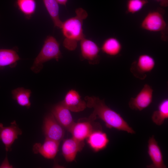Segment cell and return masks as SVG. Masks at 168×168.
Instances as JSON below:
<instances>
[{"mask_svg":"<svg viewBox=\"0 0 168 168\" xmlns=\"http://www.w3.org/2000/svg\"><path fill=\"white\" fill-rule=\"evenodd\" d=\"M85 100L86 101L87 107L94 110L90 116V119L99 118L105 123L108 128H113L128 133H135V131L120 114L107 106L104 100H101L96 96H86Z\"/></svg>","mask_w":168,"mask_h":168,"instance_id":"obj_1","label":"cell"},{"mask_svg":"<svg viewBox=\"0 0 168 168\" xmlns=\"http://www.w3.org/2000/svg\"><path fill=\"white\" fill-rule=\"evenodd\" d=\"M76 16L63 22L62 29L64 39L63 45L70 51L75 50L79 41L85 37L83 33V20L88 16L86 11L82 8L75 11Z\"/></svg>","mask_w":168,"mask_h":168,"instance_id":"obj_2","label":"cell"},{"mask_svg":"<svg viewBox=\"0 0 168 168\" xmlns=\"http://www.w3.org/2000/svg\"><path fill=\"white\" fill-rule=\"evenodd\" d=\"M61 57L59 44L54 37L48 36L40 52L35 59L31 69L34 72L38 73L42 69L44 63L54 59L58 61Z\"/></svg>","mask_w":168,"mask_h":168,"instance_id":"obj_3","label":"cell"},{"mask_svg":"<svg viewBox=\"0 0 168 168\" xmlns=\"http://www.w3.org/2000/svg\"><path fill=\"white\" fill-rule=\"evenodd\" d=\"M162 10L149 12L142 20L141 28L144 30L161 33L167 30V24L165 20Z\"/></svg>","mask_w":168,"mask_h":168,"instance_id":"obj_4","label":"cell"},{"mask_svg":"<svg viewBox=\"0 0 168 168\" xmlns=\"http://www.w3.org/2000/svg\"><path fill=\"white\" fill-rule=\"evenodd\" d=\"M155 65V60L152 57L147 54H142L132 63L130 71L135 77L143 80L146 77L147 73L153 69Z\"/></svg>","mask_w":168,"mask_h":168,"instance_id":"obj_5","label":"cell"},{"mask_svg":"<svg viewBox=\"0 0 168 168\" xmlns=\"http://www.w3.org/2000/svg\"><path fill=\"white\" fill-rule=\"evenodd\" d=\"M43 130L45 138L60 142L63 139L64 128L56 119L52 113L44 118Z\"/></svg>","mask_w":168,"mask_h":168,"instance_id":"obj_6","label":"cell"},{"mask_svg":"<svg viewBox=\"0 0 168 168\" xmlns=\"http://www.w3.org/2000/svg\"><path fill=\"white\" fill-rule=\"evenodd\" d=\"M153 90L148 84H145L135 97H132L128 103L133 110L141 111L147 107L152 102Z\"/></svg>","mask_w":168,"mask_h":168,"instance_id":"obj_7","label":"cell"},{"mask_svg":"<svg viewBox=\"0 0 168 168\" xmlns=\"http://www.w3.org/2000/svg\"><path fill=\"white\" fill-rule=\"evenodd\" d=\"M22 133L15 121L11 123V125L8 127H4L0 123V140L4 145L7 152L11 150L12 144Z\"/></svg>","mask_w":168,"mask_h":168,"instance_id":"obj_8","label":"cell"},{"mask_svg":"<svg viewBox=\"0 0 168 168\" xmlns=\"http://www.w3.org/2000/svg\"><path fill=\"white\" fill-rule=\"evenodd\" d=\"M80 42L82 57L88 60L90 63H98L100 59L99 54L100 51L98 45L93 41L85 37Z\"/></svg>","mask_w":168,"mask_h":168,"instance_id":"obj_9","label":"cell"},{"mask_svg":"<svg viewBox=\"0 0 168 168\" xmlns=\"http://www.w3.org/2000/svg\"><path fill=\"white\" fill-rule=\"evenodd\" d=\"M51 113L64 129L69 132L75 123L70 111L61 102L53 108Z\"/></svg>","mask_w":168,"mask_h":168,"instance_id":"obj_10","label":"cell"},{"mask_svg":"<svg viewBox=\"0 0 168 168\" xmlns=\"http://www.w3.org/2000/svg\"><path fill=\"white\" fill-rule=\"evenodd\" d=\"M148 155L152 162V164L147 166L150 168H166L164 163L161 149L154 135L150 137L148 142Z\"/></svg>","mask_w":168,"mask_h":168,"instance_id":"obj_11","label":"cell"},{"mask_svg":"<svg viewBox=\"0 0 168 168\" xmlns=\"http://www.w3.org/2000/svg\"><path fill=\"white\" fill-rule=\"evenodd\" d=\"M85 145L84 141H79L72 138L65 140L62 147V153L68 162L73 161L77 153L81 152Z\"/></svg>","mask_w":168,"mask_h":168,"instance_id":"obj_12","label":"cell"},{"mask_svg":"<svg viewBox=\"0 0 168 168\" xmlns=\"http://www.w3.org/2000/svg\"><path fill=\"white\" fill-rule=\"evenodd\" d=\"M60 142L45 138L43 144L36 143L33 150L35 154L39 153L47 159H53L56 156L58 151Z\"/></svg>","mask_w":168,"mask_h":168,"instance_id":"obj_13","label":"cell"},{"mask_svg":"<svg viewBox=\"0 0 168 168\" xmlns=\"http://www.w3.org/2000/svg\"><path fill=\"white\" fill-rule=\"evenodd\" d=\"M70 111L78 112L84 110L87 107L86 102L81 99L79 93L72 89L66 94L61 102Z\"/></svg>","mask_w":168,"mask_h":168,"instance_id":"obj_14","label":"cell"},{"mask_svg":"<svg viewBox=\"0 0 168 168\" xmlns=\"http://www.w3.org/2000/svg\"><path fill=\"white\" fill-rule=\"evenodd\" d=\"M87 139L89 146L95 152L105 149L109 142L107 134L100 129L94 130Z\"/></svg>","mask_w":168,"mask_h":168,"instance_id":"obj_15","label":"cell"},{"mask_svg":"<svg viewBox=\"0 0 168 168\" xmlns=\"http://www.w3.org/2000/svg\"><path fill=\"white\" fill-rule=\"evenodd\" d=\"M94 131L93 127L89 121L75 123L69 132L72 137L79 141H84Z\"/></svg>","mask_w":168,"mask_h":168,"instance_id":"obj_16","label":"cell"},{"mask_svg":"<svg viewBox=\"0 0 168 168\" xmlns=\"http://www.w3.org/2000/svg\"><path fill=\"white\" fill-rule=\"evenodd\" d=\"M20 59L16 51L12 49H0V68L14 67Z\"/></svg>","mask_w":168,"mask_h":168,"instance_id":"obj_17","label":"cell"},{"mask_svg":"<svg viewBox=\"0 0 168 168\" xmlns=\"http://www.w3.org/2000/svg\"><path fill=\"white\" fill-rule=\"evenodd\" d=\"M122 49V45L120 41L114 37L106 39L103 42L101 48L104 53L112 56L118 55Z\"/></svg>","mask_w":168,"mask_h":168,"instance_id":"obj_18","label":"cell"},{"mask_svg":"<svg viewBox=\"0 0 168 168\" xmlns=\"http://www.w3.org/2000/svg\"><path fill=\"white\" fill-rule=\"evenodd\" d=\"M168 118V100L165 99L159 104L157 110L155 111L152 114V119L155 124L160 126Z\"/></svg>","mask_w":168,"mask_h":168,"instance_id":"obj_19","label":"cell"},{"mask_svg":"<svg viewBox=\"0 0 168 168\" xmlns=\"http://www.w3.org/2000/svg\"><path fill=\"white\" fill-rule=\"evenodd\" d=\"M13 99L16 100L20 105L29 108L31 105L30 97L31 94L29 89L19 87L12 91Z\"/></svg>","mask_w":168,"mask_h":168,"instance_id":"obj_20","label":"cell"},{"mask_svg":"<svg viewBox=\"0 0 168 168\" xmlns=\"http://www.w3.org/2000/svg\"><path fill=\"white\" fill-rule=\"evenodd\" d=\"M45 7L52 20L54 26L61 28L63 22L59 16V7L56 0H43Z\"/></svg>","mask_w":168,"mask_h":168,"instance_id":"obj_21","label":"cell"},{"mask_svg":"<svg viewBox=\"0 0 168 168\" xmlns=\"http://www.w3.org/2000/svg\"><path fill=\"white\" fill-rule=\"evenodd\" d=\"M17 4L19 9L26 16H31L35 11L36 4L35 0H17Z\"/></svg>","mask_w":168,"mask_h":168,"instance_id":"obj_22","label":"cell"},{"mask_svg":"<svg viewBox=\"0 0 168 168\" xmlns=\"http://www.w3.org/2000/svg\"><path fill=\"white\" fill-rule=\"evenodd\" d=\"M148 2V0H128L126 4V12L131 14L140 11Z\"/></svg>","mask_w":168,"mask_h":168,"instance_id":"obj_23","label":"cell"},{"mask_svg":"<svg viewBox=\"0 0 168 168\" xmlns=\"http://www.w3.org/2000/svg\"><path fill=\"white\" fill-rule=\"evenodd\" d=\"M12 166L9 163L7 157L6 156L5 159L2 162L0 168H12Z\"/></svg>","mask_w":168,"mask_h":168,"instance_id":"obj_24","label":"cell"},{"mask_svg":"<svg viewBox=\"0 0 168 168\" xmlns=\"http://www.w3.org/2000/svg\"><path fill=\"white\" fill-rule=\"evenodd\" d=\"M157 2L161 7H166L168 6V0H154Z\"/></svg>","mask_w":168,"mask_h":168,"instance_id":"obj_25","label":"cell"},{"mask_svg":"<svg viewBox=\"0 0 168 168\" xmlns=\"http://www.w3.org/2000/svg\"><path fill=\"white\" fill-rule=\"evenodd\" d=\"M58 3L66 6L68 0H56Z\"/></svg>","mask_w":168,"mask_h":168,"instance_id":"obj_26","label":"cell"}]
</instances>
